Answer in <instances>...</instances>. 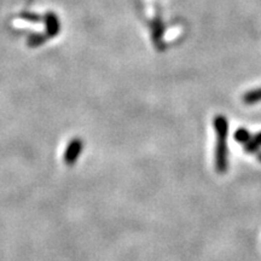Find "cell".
<instances>
[{
	"mask_svg": "<svg viewBox=\"0 0 261 261\" xmlns=\"http://www.w3.org/2000/svg\"><path fill=\"white\" fill-rule=\"evenodd\" d=\"M214 126L217 130V150H216V163L217 170L224 173L227 167V121L224 116L219 115L214 120Z\"/></svg>",
	"mask_w": 261,
	"mask_h": 261,
	"instance_id": "obj_1",
	"label": "cell"
},
{
	"mask_svg": "<svg viewBox=\"0 0 261 261\" xmlns=\"http://www.w3.org/2000/svg\"><path fill=\"white\" fill-rule=\"evenodd\" d=\"M83 151V141L81 139H73L67 146V150L64 152V161L67 165L72 166L76 162V160L80 156Z\"/></svg>",
	"mask_w": 261,
	"mask_h": 261,
	"instance_id": "obj_2",
	"label": "cell"
},
{
	"mask_svg": "<svg viewBox=\"0 0 261 261\" xmlns=\"http://www.w3.org/2000/svg\"><path fill=\"white\" fill-rule=\"evenodd\" d=\"M261 100V88L254 89V91H250L244 96V102L246 103H255Z\"/></svg>",
	"mask_w": 261,
	"mask_h": 261,
	"instance_id": "obj_3",
	"label": "cell"
},
{
	"mask_svg": "<svg viewBox=\"0 0 261 261\" xmlns=\"http://www.w3.org/2000/svg\"><path fill=\"white\" fill-rule=\"evenodd\" d=\"M236 138H237V140H239V141H247L249 139V134H248V132H247V130H238L237 133H236Z\"/></svg>",
	"mask_w": 261,
	"mask_h": 261,
	"instance_id": "obj_4",
	"label": "cell"
},
{
	"mask_svg": "<svg viewBox=\"0 0 261 261\" xmlns=\"http://www.w3.org/2000/svg\"><path fill=\"white\" fill-rule=\"evenodd\" d=\"M259 145H261V134L258 135V137H255L254 140H253V141H250L248 149H249V150H254V149L257 148V146H259Z\"/></svg>",
	"mask_w": 261,
	"mask_h": 261,
	"instance_id": "obj_5",
	"label": "cell"
}]
</instances>
